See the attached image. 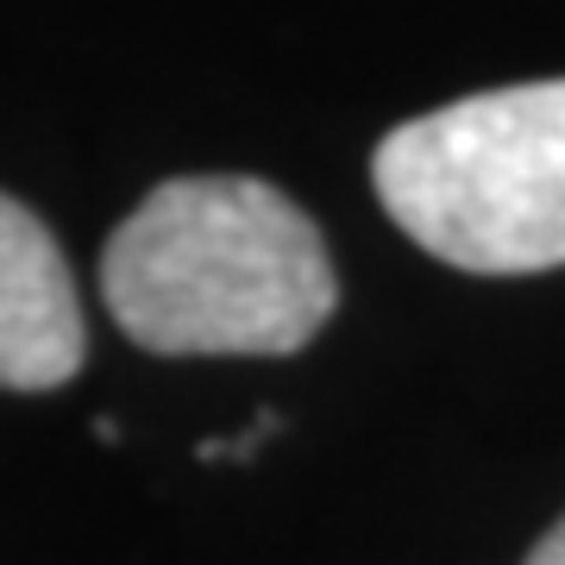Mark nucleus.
Returning a JSON list of instances; mask_svg holds the SVG:
<instances>
[{
    "label": "nucleus",
    "mask_w": 565,
    "mask_h": 565,
    "mask_svg": "<svg viewBox=\"0 0 565 565\" xmlns=\"http://www.w3.org/2000/svg\"><path fill=\"white\" fill-rule=\"evenodd\" d=\"M76 282L32 207L0 195V390H57L82 371Z\"/></svg>",
    "instance_id": "nucleus-3"
},
{
    "label": "nucleus",
    "mask_w": 565,
    "mask_h": 565,
    "mask_svg": "<svg viewBox=\"0 0 565 565\" xmlns=\"http://www.w3.org/2000/svg\"><path fill=\"white\" fill-rule=\"evenodd\" d=\"M527 565H565V515L553 527H546V541L527 553Z\"/></svg>",
    "instance_id": "nucleus-4"
},
{
    "label": "nucleus",
    "mask_w": 565,
    "mask_h": 565,
    "mask_svg": "<svg viewBox=\"0 0 565 565\" xmlns=\"http://www.w3.org/2000/svg\"><path fill=\"white\" fill-rule=\"evenodd\" d=\"M371 189L452 270L527 277L565 264V76L403 120L371 158Z\"/></svg>",
    "instance_id": "nucleus-2"
},
{
    "label": "nucleus",
    "mask_w": 565,
    "mask_h": 565,
    "mask_svg": "<svg viewBox=\"0 0 565 565\" xmlns=\"http://www.w3.org/2000/svg\"><path fill=\"white\" fill-rule=\"evenodd\" d=\"M102 296L163 359H282L327 327L340 282L302 207L264 177H170L102 252Z\"/></svg>",
    "instance_id": "nucleus-1"
}]
</instances>
